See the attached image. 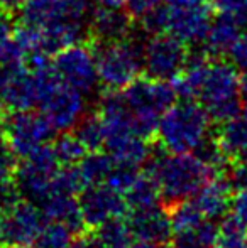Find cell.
<instances>
[{
    "mask_svg": "<svg viewBox=\"0 0 247 248\" xmlns=\"http://www.w3.org/2000/svg\"><path fill=\"white\" fill-rule=\"evenodd\" d=\"M14 34H16V29L12 24V14L0 9V47L5 43H9L14 37Z\"/></svg>",
    "mask_w": 247,
    "mask_h": 248,
    "instance_id": "cell-37",
    "label": "cell"
},
{
    "mask_svg": "<svg viewBox=\"0 0 247 248\" xmlns=\"http://www.w3.org/2000/svg\"><path fill=\"white\" fill-rule=\"evenodd\" d=\"M169 5H186V3H195L200 2V0H166Z\"/></svg>",
    "mask_w": 247,
    "mask_h": 248,
    "instance_id": "cell-42",
    "label": "cell"
},
{
    "mask_svg": "<svg viewBox=\"0 0 247 248\" xmlns=\"http://www.w3.org/2000/svg\"><path fill=\"white\" fill-rule=\"evenodd\" d=\"M212 117L200 103L191 100L173 103L159 118L158 140L168 152H193L210 135Z\"/></svg>",
    "mask_w": 247,
    "mask_h": 248,
    "instance_id": "cell-4",
    "label": "cell"
},
{
    "mask_svg": "<svg viewBox=\"0 0 247 248\" xmlns=\"http://www.w3.org/2000/svg\"><path fill=\"white\" fill-rule=\"evenodd\" d=\"M107 152L112 154V157L120 164L134 167H144L152 154V147L148 144V139L134 134V132H125V134L110 135L105 139Z\"/></svg>",
    "mask_w": 247,
    "mask_h": 248,
    "instance_id": "cell-18",
    "label": "cell"
},
{
    "mask_svg": "<svg viewBox=\"0 0 247 248\" xmlns=\"http://www.w3.org/2000/svg\"><path fill=\"white\" fill-rule=\"evenodd\" d=\"M5 230H7V213L0 209V247H5Z\"/></svg>",
    "mask_w": 247,
    "mask_h": 248,
    "instance_id": "cell-39",
    "label": "cell"
},
{
    "mask_svg": "<svg viewBox=\"0 0 247 248\" xmlns=\"http://www.w3.org/2000/svg\"><path fill=\"white\" fill-rule=\"evenodd\" d=\"M49 219L34 202L22 199L7 213L5 247H29Z\"/></svg>",
    "mask_w": 247,
    "mask_h": 248,
    "instance_id": "cell-14",
    "label": "cell"
},
{
    "mask_svg": "<svg viewBox=\"0 0 247 248\" xmlns=\"http://www.w3.org/2000/svg\"><path fill=\"white\" fill-rule=\"evenodd\" d=\"M176 95L198 100L212 120L225 124L242 111V83L232 62L188 58L186 66L171 81Z\"/></svg>",
    "mask_w": 247,
    "mask_h": 248,
    "instance_id": "cell-2",
    "label": "cell"
},
{
    "mask_svg": "<svg viewBox=\"0 0 247 248\" xmlns=\"http://www.w3.org/2000/svg\"><path fill=\"white\" fill-rule=\"evenodd\" d=\"M69 248H105V247L100 243V240L97 238L93 230H85V232L75 235Z\"/></svg>",
    "mask_w": 247,
    "mask_h": 248,
    "instance_id": "cell-36",
    "label": "cell"
},
{
    "mask_svg": "<svg viewBox=\"0 0 247 248\" xmlns=\"http://www.w3.org/2000/svg\"><path fill=\"white\" fill-rule=\"evenodd\" d=\"M0 132L2 140L19 160L27 157L37 147L48 144L54 134L46 117L31 110H16L2 117Z\"/></svg>",
    "mask_w": 247,
    "mask_h": 248,
    "instance_id": "cell-8",
    "label": "cell"
},
{
    "mask_svg": "<svg viewBox=\"0 0 247 248\" xmlns=\"http://www.w3.org/2000/svg\"><path fill=\"white\" fill-rule=\"evenodd\" d=\"M227 56L235 68L247 71V32H242L237 37V41L227 51Z\"/></svg>",
    "mask_w": 247,
    "mask_h": 248,
    "instance_id": "cell-33",
    "label": "cell"
},
{
    "mask_svg": "<svg viewBox=\"0 0 247 248\" xmlns=\"http://www.w3.org/2000/svg\"><path fill=\"white\" fill-rule=\"evenodd\" d=\"M54 56L56 58L53 68L63 81L82 92L83 95L93 92L99 81V71H97V59L92 44L90 46H82L78 43L71 44Z\"/></svg>",
    "mask_w": 247,
    "mask_h": 248,
    "instance_id": "cell-11",
    "label": "cell"
},
{
    "mask_svg": "<svg viewBox=\"0 0 247 248\" xmlns=\"http://www.w3.org/2000/svg\"><path fill=\"white\" fill-rule=\"evenodd\" d=\"M218 243V225L214 219H203L193 228L176 232L169 245L171 248H212Z\"/></svg>",
    "mask_w": 247,
    "mask_h": 248,
    "instance_id": "cell-22",
    "label": "cell"
},
{
    "mask_svg": "<svg viewBox=\"0 0 247 248\" xmlns=\"http://www.w3.org/2000/svg\"><path fill=\"white\" fill-rule=\"evenodd\" d=\"M43 213L49 221H58L66 225L75 235L85 232L86 225L83 221L82 209H80V202L75 196H68V194H49L43 202L39 204Z\"/></svg>",
    "mask_w": 247,
    "mask_h": 248,
    "instance_id": "cell-19",
    "label": "cell"
},
{
    "mask_svg": "<svg viewBox=\"0 0 247 248\" xmlns=\"http://www.w3.org/2000/svg\"><path fill=\"white\" fill-rule=\"evenodd\" d=\"M78 196L83 221L88 230H95L107 219L124 216L125 211H129L124 194L105 183L86 186Z\"/></svg>",
    "mask_w": 247,
    "mask_h": 248,
    "instance_id": "cell-13",
    "label": "cell"
},
{
    "mask_svg": "<svg viewBox=\"0 0 247 248\" xmlns=\"http://www.w3.org/2000/svg\"><path fill=\"white\" fill-rule=\"evenodd\" d=\"M61 164L56 159L53 145H41L27 157L20 159L16 170L17 186L24 199L39 206L51 193L53 181L60 170Z\"/></svg>",
    "mask_w": 247,
    "mask_h": 248,
    "instance_id": "cell-7",
    "label": "cell"
},
{
    "mask_svg": "<svg viewBox=\"0 0 247 248\" xmlns=\"http://www.w3.org/2000/svg\"><path fill=\"white\" fill-rule=\"evenodd\" d=\"M75 238V233L66 225L58 221H48L43 232L33 243L34 248H69Z\"/></svg>",
    "mask_w": 247,
    "mask_h": 248,
    "instance_id": "cell-27",
    "label": "cell"
},
{
    "mask_svg": "<svg viewBox=\"0 0 247 248\" xmlns=\"http://www.w3.org/2000/svg\"><path fill=\"white\" fill-rule=\"evenodd\" d=\"M242 27H246V29H247V17L244 19V22H242Z\"/></svg>",
    "mask_w": 247,
    "mask_h": 248,
    "instance_id": "cell-46",
    "label": "cell"
},
{
    "mask_svg": "<svg viewBox=\"0 0 247 248\" xmlns=\"http://www.w3.org/2000/svg\"><path fill=\"white\" fill-rule=\"evenodd\" d=\"M9 248H29V247H9Z\"/></svg>",
    "mask_w": 247,
    "mask_h": 248,
    "instance_id": "cell-47",
    "label": "cell"
},
{
    "mask_svg": "<svg viewBox=\"0 0 247 248\" xmlns=\"http://www.w3.org/2000/svg\"><path fill=\"white\" fill-rule=\"evenodd\" d=\"M212 26V10L207 3L195 2L186 5L165 7V32L183 43L205 41Z\"/></svg>",
    "mask_w": 247,
    "mask_h": 248,
    "instance_id": "cell-12",
    "label": "cell"
},
{
    "mask_svg": "<svg viewBox=\"0 0 247 248\" xmlns=\"http://www.w3.org/2000/svg\"><path fill=\"white\" fill-rule=\"evenodd\" d=\"M144 169V172L151 174L158 181L161 189V204L166 209L193 198L205 184L218 176L191 152H152Z\"/></svg>",
    "mask_w": 247,
    "mask_h": 248,
    "instance_id": "cell-3",
    "label": "cell"
},
{
    "mask_svg": "<svg viewBox=\"0 0 247 248\" xmlns=\"http://www.w3.org/2000/svg\"><path fill=\"white\" fill-rule=\"evenodd\" d=\"M22 194L17 186L16 179L9 177V179H0V209L9 213L14 206L19 201H22Z\"/></svg>",
    "mask_w": 247,
    "mask_h": 248,
    "instance_id": "cell-31",
    "label": "cell"
},
{
    "mask_svg": "<svg viewBox=\"0 0 247 248\" xmlns=\"http://www.w3.org/2000/svg\"><path fill=\"white\" fill-rule=\"evenodd\" d=\"M93 10L88 0H26L16 37L27 52L58 54L82 41Z\"/></svg>",
    "mask_w": 247,
    "mask_h": 248,
    "instance_id": "cell-1",
    "label": "cell"
},
{
    "mask_svg": "<svg viewBox=\"0 0 247 248\" xmlns=\"http://www.w3.org/2000/svg\"><path fill=\"white\" fill-rule=\"evenodd\" d=\"M127 248H165V245H158V243H149V242H134L131 247Z\"/></svg>",
    "mask_w": 247,
    "mask_h": 248,
    "instance_id": "cell-40",
    "label": "cell"
},
{
    "mask_svg": "<svg viewBox=\"0 0 247 248\" xmlns=\"http://www.w3.org/2000/svg\"><path fill=\"white\" fill-rule=\"evenodd\" d=\"M131 14L120 10V7L100 5L93 10L90 19V34L92 41L97 43H114V41L127 39L132 29Z\"/></svg>",
    "mask_w": 247,
    "mask_h": 248,
    "instance_id": "cell-16",
    "label": "cell"
},
{
    "mask_svg": "<svg viewBox=\"0 0 247 248\" xmlns=\"http://www.w3.org/2000/svg\"><path fill=\"white\" fill-rule=\"evenodd\" d=\"M139 167L134 166H127V164H120L115 160V166H114L112 172H110L109 179L105 184H109L110 187H114L119 193H125L129 187L134 184V181L139 177Z\"/></svg>",
    "mask_w": 247,
    "mask_h": 248,
    "instance_id": "cell-30",
    "label": "cell"
},
{
    "mask_svg": "<svg viewBox=\"0 0 247 248\" xmlns=\"http://www.w3.org/2000/svg\"><path fill=\"white\" fill-rule=\"evenodd\" d=\"M2 108H3V105H2V101H0V122H2V117H3V115H2Z\"/></svg>",
    "mask_w": 247,
    "mask_h": 248,
    "instance_id": "cell-45",
    "label": "cell"
},
{
    "mask_svg": "<svg viewBox=\"0 0 247 248\" xmlns=\"http://www.w3.org/2000/svg\"><path fill=\"white\" fill-rule=\"evenodd\" d=\"M212 248H220V247H218V245H215V247H212Z\"/></svg>",
    "mask_w": 247,
    "mask_h": 248,
    "instance_id": "cell-48",
    "label": "cell"
},
{
    "mask_svg": "<svg viewBox=\"0 0 247 248\" xmlns=\"http://www.w3.org/2000/svg\"><path fill=\"white\" fill-rule=\"evenodd\" d=\"M51 145H53L56 159L60 160L61 166H75L85 157L86 152L80 139L75 134H68V132H61V135Z\"/></svg>",
    "mask_w": 247,
    "mask_h": 248,
    "instance_id": "cell-28",
    "label": "cell"
},
{
    "mask_svg": "<svg viewBox=\"0 0 247 248\" xmlns=\"http://www.w3.org/2000/svg\"><path fill=\"white\" fill-rule=\"evenodd\" d=\"M168 211H169V216H171L175 233L183 232V230H188V228H193V226L200 225L205 219L201 211L198 209V206L195 204L193 198L178 202V204H175L173 208H169Z\"/></svg>",
    "mask_w": 247,
    "mask_h": 248,
    "instance_id": "cell-29",
    "label": "cell"
},
{
    "mask_svg": "<svg viewBox=\"0 0 247 248\" xmlns=\"http://www.w3.org/2000/svg\"><path fill=\"white\" fill-rule=\"evenodd\" d=\"M237 160H241V162H244L246 164V166H247V150H246V152L244 154H242V155L241 157H239V159Z\"/></svg>",
    "mask_w": 247,
    "mask_h": 248,
    "instance_id": "cell-44",
    "label": "cell"
},
{
    "mask_svg": "<svg viewBox=\"0 0 247 248\" xmlns=\"http://www.w3.org/2000/svg\"><path fill=\"white\" fill-rule=\"evenodd\" d=\"M214 3L220 14H229L241 24L247 17V0H214Z\"/></svg>",
    "mask_w": 247,
    "mask_h": 248,
    "instance_id": "cell-34",
    "label": "cell"
},
{
    "mask_svg": "<svg viewBox=\"0 0 247 248\" xmlns=\"http://www.w3.org/2000/svg\"><path fill=\"white\" fill-rule=\"evenodd\" d=\"M122 96L132 113L135 134L144 139L156 135L161 115L175 103L176 92L166 79L158 78H135L125 86Z\"/></svg>",
    "mask_w": 247,
    "mask_h": 248,
    "instance_id": "cell-5",
    "label": "cell"
},
{
    "mask_svg": "<svg viewBox=\"0 0 247 248\" xmlns=\"http://www.w3.org/2000/svg\"><path fill=\"white\" fill-rule=\"evenodd\" d=\"M220 125V130L215 135L229 159L237 160L247 150V118L235 117Z\"/></svg>",
    "mask_w": 247,
    "mask_h": 248,
    "instance_id": "cell-23",
    "label": "cell"
},
{
    "mask_svg": "<svg viewBox=\"0 0 247 248\" xmlns=\"http://www.w3.org/2000/svg\"><path fill=\"white\" fill-rule=\"evenodd\" d=\"M124 198L127 201L129 211H137L161 204V189L151 174L141 172L134 184L124 193Z\"/></svg>",
    "mask_w": 247,
    "mask_h": 248,
    "instance_id": "cell-21",
    "label": "cell"
},
{
    "mask_svg": "<svg viewBox=\"0 0 247 248\" xmlns=\"http://www.w3.org/2000/svg\"><path fill=\"white\" fill-rule=\"evenodd\" d=\"M232 193L234 189L225 174H218L195 194L193 201L205 219H222L232 209Z\"/></svg>",
    "mask_w": 247,
    "mask_h": 248,
    "instance_id": "cell-17",
    "label": "cell"
},
{
    "mask_svg": "<svg viewBox=\"0 0 247 248\" xmlns=\"http://www.w3.org/2000/svg\"><path fill=\"white\" fill-rule=\"evenodd\" d=\"M188 58L185 43L168 32L152 34L142 47V66L151 78L173 79L186 66Z\"/></svg>",
    "mask_w": 247,
    "mask_h": 248,
    "instance_id": "cell-9",
    "label": "cell"
},
{
    "mask_svg": "<svg viewBox=\"0 0 247 248\" xmlns=\"http://www.w3.org/2000/svg\"><path fill=\"white\" fill-rule=\"evenodd\" d=\"M97 2L103 7H122L125 0H97Z\"/></svg>",
    "mask_w": 247,
    "mask_h": 248,
    "instance_id": "cell-41",
    "label": "cell"
},
{
    "mask_svg": "<svg viewBox=\"0 0 247 248\" xmlns=\"http://www.w3.org/2000/svg\"><path fill=\"white\" fill-rule=\"evenodd\" d=\"M73 130L88 152L105 147V125L99 113L83 115V118L76 124Z\"/></svg>",
    "mask_w": 247,
    "mask_h": 248,
    "instance_id": "cell-26",
    "label": "cell"
},
{
    "mask_svg": "<svg viewBox=\"0 0 247 248\" xmlns=\"http://www.w3.org/2000/svg\"><path fill=\"white\" fill-rule=\"evenodd\" d=\"M242 111H244V117L247 118V92L242 93Z\"/></svg>",
    "mask_w": 247,
    "mask_h": 248,
    "instance_id": "cell-43",
    "label": "cell"
},
{
    "mask_svg": "<svg viewBox=\"0 0 247 248\" xmlns=\"http://www.w3.org/2000/svg\"><path fill=\"white\" fill-rule=\"evenodd\" d=\"M127 218L134 236L141 242L158 243V245L166 247L175 235L171 216L163 204L131 211Z\"/></svg>",
    "mask_w": 247,
    "mask_h": 248,
    "instance_id": "cell-15",
    "label": "cell"
},
{
    "mask_svg": "<svg viewBox=\"0 0 247 248\" xmlns=\"http://www.w3.org/2000/svg\"><path fill=\"white\" fill-rule=\"evenodd\" d=\"M17 166H19V159L0 137V179H9L16 176Z\"/></svg>",
    "mask_w": 247,
    "mask_h": 248,
    "instance_id": "cell-32",
    "label": "cell"
},
{
    "mask_svg": "<svg viewBox=\"0 0 247 248\" xmlns=\"http://www.w3.org/2000/svg\"><path fill=\"white\" fill-rule=\"evenodd\" d=\"M114 166H115V159L112 157V154L102 152V150H92L85 154V157L78 162V169L86 186L107 183Z\"/></svg>",
    "mask_w": 247,
    "mask_h": 248,
    "instance_id": "cell-25",
    "label": "cell"
},
{
    "mask_svg": "<svg viewBox=\"0 0 247 248\" xmlns=\"http://www.w3.org/2000/svg\"><path fill=\"white\" fill-rule=\"evenodd\" d=\"M92 47L97 59L99 81L109 90H120L129 86L142 66V47L129 39L114 43H97L92 41Z\"/></svg>",
    "mask_w": 247,
    "mask_h": 248,
    "instance_id": "cell-6",
    "label": "cell"
},
{
    "mask_svg": "<svg viewBox=\"0 0 247 248\" xmlns=\"http://www.w3.org/2000/svg\"><path fill=\"white\" fill-rule=\"evenodd\" d=\"M161 0H125V9L131 14L132 17H137V19H142L146 14H149L152 9L159 5Z\"/></svg>",
    "mask_w": 247,
    "mask_h": 248,
    "instance_id": "cell-35",
    "label": "cell"
},
{
    "mask_svg": "<svg viewBox=\"0 0 247 248\" xmlns=\"http://www.w3.org/2000/svg\"><path fill=\"white\" fill-rule=\"evenodd\" d=\"M241 34L242 24L229 14H220V17L212 22L210 31L205 37L207 49L212 54H227V51Z\"/></svg>",
    "mask_w": 247,
    "mask_h": 248,
    "instance_id": "cell-20",
    "label": "cell"
},
{
    "mask_svg": "<svg viewBox=\"0 0 247 248\" xmlns=\"http://www.w3.org/2000/svg\"><path fill=\"white\" fill-rule=\"evenodd\" d=\"M39 86L34 69L24 62L0 64V101L10 111L31 110L37 105Z\"/></svg>",
    "mask_w": 247,
    "mask_h": 248,
    "instance_id": "cell-10",
    "label": "cell"
},
{
    "mask_svg": "<svg viewBox=\"0 0 247 248\" xmlns=\"http://www.w3.org/2000/svg\"><path fill=\"white\" fill-rule=\"evenodd\" d=\"M24 3H26V0H0V9L9 14H14L16 10H20Z\"/></svg>",
    "mask_w": 247,
    "mask_h": 248,
    "instance_id": "cell-38",
    "label": "cell"
},
{
    "mask_svg": "<svg viewBox=\"0 0 247 248\" xmlns=\"http://www.w3.org/2000/svg\"><path fill=\"white\" fill-rule=\"evenodd\" d=\"M93 232L105 248H127L134 243L135 238L129 218H125V215L107 219L102 225L97 226Z\"/></svg>",
    "mask_w": 247,
    "mask_h": 248,
    "instance_id": "cell-24",
    "label": "cell"
}]
</instances>
